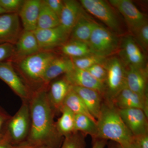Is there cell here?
Wrapping results in <instances>:
<instances>
[{"label":"cell","instance_id":"obj_30","mask_svg":"<svg viewBox=\"0 0 148 148\" xmlns=\"http://www.w3.org/2000/svg\"><path fill=\"white\" fill-rule=\"evenodd\" d=\"M85 136L79 132H74L65 137L64 142L59 148H85Z\"/></svg>","mask_w":148,"mask_h":148},{"label":"cell","instance_id":"obj_31","mask_svg":"<svg viewBox=\"0 0 148 148\" xmlns=\"http://www.w3.org/2000/svg\"><path fill=\"white\" fill-rule=\"evenodd\" d=\"M135 40L141 48L147 51L148 48V24L146 21L140 28L133 32Z\"/></svg>","mask_w":148,"mask_h":148},{"label":"cell","instance_id":"obj_29","mask_svg":"<svg viewBox=\"0 0 148 148\" xmlns=\"http://www.w3.org/2000/svg\"><path fill=\"white\" fill-rule=\"evenodd\" d=\"M107 58L92 54L79 57L71 58L74 67L77 69L86 70L96 64H105Z\"/></svg>","mask_w":148,"mask_h":148},{"label":"cell","instance_id":"obj_1","mask_svg":"<svg viewBox=\"0 0 148 148\" xmlns=\"http://www.w3.org/2000/svg\"><path fill=\"white\" fill-rule=\"evenodd\" d=\"M29 105L31 126L26 142L37 147L60 148L62 137L56 130L54 120L56 113L48 99L47 89L34 92Z\"/></svg>","mask_w":148,"mask_h":148},{"label":"cell","instance_id":"obj_5","mask_svg":"<svg viewBox=\"0 0 148 148\" xmlns=\"http://www.w3.org/2000/svg\"><path fill=\"white\" fill-rule=\"evenodd\" d=\"M104 65L107 73L103 99L106 103L112 104L118 94L126 86V69L123 62L116 57L107 58Z\"/></svg>","mask_w":148,"mask_h":148},{"label":"cell","instance_id":"obj_35","mask_svg":"<svg viewBox=\"0 0 148 148\" xmlns=\"http://www.w3.org/2000/svg\"><path fill=\"white\" fill-rule=\"evenodd\" d=\"M52 11L58 16L59 18L63 7L64 1L62 0H43Z\"/></svg>","mask_w":148,"mask_h":148},{"label":"cell","instance_id":"obj_21","mask_svg":"<svg viewBox=\"0 0 148 148\" xmlns=\"http://www.w3.org/2000/svg\"><path fill=\"white\" fill-rule=\"evenodd\" d=\"M59 17L60 25L70 34L78 20L84 14L80 3L75 0H65Z\"/></svg>","mask_w":148,"mask_h":148},{"label":"cell","instance_id":"obj_13","mask_svg":"<svg viewBox=\"0 0 148 148\" xmlns=\"http://www.w3.org/2000/svg\"><path fill=\"white\" fill-rule=\"evenodd\" d=\"M120 56L125 66L145 68V56L132 36H125L123 38Z\"/></svg>","mask_w":148,"mask_h":148},{"label":"cell","instance_id":"obj_11","mask_svg":"<svg viewBox=\"0 0 148 148\" xmlns=\"http://www.w3.org/2000/svg\"><path fill=\"white\" fill-rule=\"evenodd\" d=\"M118 110L122 119L134 137L148 134V116L138 108Z\"/></svg>","mask_w":148,"mask_h":148},{"label":"cell","instance_id":"obj_40","mask_svg":"<svg viewBox=\"0 0 148 148\" xmlns=\"http://www.w3.org/2000/svg\"><path fill=\"white\" fill-rule=\"evenodd\" d=\"M38 147L31 145L25 141L24 143L16 146L15 148H37Z\"/></svg>","mask_w":148,"mask_h":148},{"label":"cell","instance_id":"obj_8","mask_svg":"<svg viewBox=\"0 0 148 148\" xmlns=\"http://www.w3.org/2000/svg\"><path fill=\"white\" fill-rule=\"evenodd\" d=\"M0 79L5 82L22 101L29 102L33 94L14 68L10 61L0 63Z\"/></svg>","mask_w":148,"mask_h":148},{"label":"cell","instance_id":"obj_6","mask_svg":"<svg viewBox=\"0 0 148 148\" xmlns=\"http://www.w3.org/2000/svg\"><path fill=\"white\" fill-rule=\"evenodd\" d=\"M87 44L91 53L107 58L116 52L120 42L116 34L97 24Z\"/></svg>","mask_w":148,"mask_h":148},{"label":"cell","instance_id":"obj_10","mask_svg":"<svg viewBox=\"0 0 148 148\" xmlns=\"http://www.w3.org/2000/svg\"><path fill=\"white\" fill-rule=\"evenodd\" d=\"M22 31L18 14L0 15V45H15Z\"/></svg>","mask_w":148,"mask_h":148},{"label":"cell","instance_id":"obj_44","mask_svg":"<svg viewBox=\"0 0 148 148\" xmlns=\"http://www.w3.org/2000/svg\"><path fill=\"white\" fill-rule=\"evenodd\" d=\"M111 148V147H110V148Z\"/></svg>","mask_w":148,"mask_h":148},{"label":"cell","instance_id":"obj_2","mask_svg":"<svg viewBox=\"0 0 148 148\" xmlns=\"http://www.w3.org/2000/svg\"><path fill=\"white\" fill-rule=\"evenodd\" d=\"M97 125L95 140H110L123 148H138L134 136L122 119L118 109L112 104L103 102Z\"/></svg>","mask_w":148,"mask_h":148},{"label":"cell","instance_id":"obj_32","mask_svg":"<svg viewBox=\"0 0 148 148\" xmlns=\"http://www.w3.org/2000/svg\"><path fill=\"white\" fill-rule=\"evenodd\" d=\"M24 0H0V6L8 13L18 14Z\"/></svg>","mask_w":148,"mask_h":148},{"label":"cell","instance_id":"obj_16","mask_svg":"<svg viewBox=\"0 0 148 148\" xmlns=\"http://www.w3.org/2000/svg\"><path fill=\"white\" fill-rule=\"evenodd\" d=\"M147 69L128 66L126 69V86L130 90L148 99L147 78Z\"/></svg>","mask_w":148,"mask_h":148},{"label":"cell","instance_id":"obj_7","mask_svg":"<svg viewBox=\"0 0 148 148\" xmlns=\"http://www.w3.org/2000/svg\"><path fill=\"white\" fill-rule=\"evenodd\" d=\"M82 7L103 22L115 34H121L120 24L113 9L103 0H81Z\"/></svg>","mask_w":148,"mask_h":148},{"label":"cell","instance_id":"obj_12","mask_svg":"<svg viewBox=\"0 0 148 148\" xmlns=\"http://www.w3.org/2000/svg\"><path fill=\"white\" fill-rule=\"evenodd\" d=\"M109 2L122 14L132 33L147 21L145 16L137 8L132 1L110 0Z\"/></svg>","mask_w":148,"mask_h":148},{"label":"cell","instance_id":"obj_39","mask_svg":"<svg viewBox=\"0 0 148 148\" xmlns=\"http://www.w3.org/2000/svg\"><path fill=\"white\" fill-rule=\"evenodd\" d=\"M107 143V140L97 139L95 140L92 148H105Z\"/></svg>","mask_w":148,"mask_h":148},{"label":"cell","instance_id":"obj_25","mask_svg":"<svg viewBox=\"0 0 148 148\" xmlns=\"http://www.w3.org/2000/svg\"><path fill=\"white\" fill-rule=\"evenodd\" d=\"M59 49L63 55L71 58H79L91 54L88 44L79 41L69 40Z\"/></svg>","mask_w":148,"mask_h":148},{"label":"cell","instance_id":"obj_22","mask_svg":"<svg viewBox=\"0 0 148 148\" xmlns=\"http://www.w3.org/2000/svg\"><path fill=\"white\" fill-rule=\"evenodd\" d=\"M72 89L82 99L92 116L97 120L100 115L104 101L100 92L93 89L79 86H72Z\"/></svg>","mask_w":148,"mask_h":148},{"label":"cell","instance_id":"obj_37","mask_svg":"<svg viewBox=\"0 0 148 148\" xmlns=\"http://www.w3.org/2000/svg\"><path fill=\"white\" fill-rule=\"evenodd\" d=\"M134 137V141L138 148H148V134Z\"/></svg>","mask_w":148,"mask_h":148},{"label":"cell","instance_id":"obj_19","mask_svg":"<svg viewBox=\"0 0 148 148\" xmlns=\"http://www.w3.org/2000/svg\"><path fill=\"white\" fill-rule=\"evenodd\" d=\"M42 0H24L18 13L23 30L34 32L37 29V23Z\"/></svg>","mask_w":148,"mask_h":148},{"label":"cell","instance_id":"obj_3","mask_svg":"<svg viewBox=\"0 0 148 148\" xmlns=\"http://www.w3.org/2000/svg\"><path fill=\"white\" fill-rule=\"evenodd\" d=\"M57 56L54 51H40L12 63L24 83L32 91L35 92L44 88L43 77L49 63Z\"/></svg>","mask_w":148,"mask_h":148},{"label":"cell","instance_id":"obj_28","mask_svg":"<svg viewBox=\"0 0 148 148\" xmlns=\"http://www.w3.org/2000/svg\"><path fill=\"white\" fill-rule=\"evenodd\" d=\"M74 132L90 135L95 140L97 132V121L84 115L75 114Z\"/></svg>","mask_w":148,"mask_h":148},{"label":"cell","instance_id":"obj_20","mask_svg":"<svg viewBox=\"0 0 148 148\" xmlns=\"http://www.w3.org/2000/svg\"><path fill=\"white\" fill-rule=\"evenodd\" d=\"M74 68L71 58L65 55H57L49 63L43 77V87L47 89L51 82L62 74L71 71Z\"/></svg>","mask_w":148,"mask_h":148},{"label":"cell","instance_id":"obj_17","mask_svg":"<svg viewBox=\"0 0 148 148\" xmlns=\"http://www.w3.org/2000/svg\"><path fill=\"white\" fill-rule=\"evenodd\" d=\"M116 108L123 110L138 108L143 110L148 116V100L125 87L118 94L112 103Z\"/></svg>","mask_w":148,"mask_h":148},{"label":"cell","instance_id":"obj_23","mask_svg":"<svg viewBox=\"0 0 148 148\" xmlns=\"http://www.w3.org/2000/svg\"><path fill=\"white\" fill-rule=\"evenodd\" d=\"M97 23L85 14H83L74 25L70 34L69 40L88 43Z\"/></svg>","mask_w":148,"mask_h":148},{"label":"cell","instance_id":"obj_33","mask_svg":"<svg viewBox=\"0 0 148 148\" xmlns=\"http://www.w3.org/2000/svg\"><path fill=\"white\" fill-rule=\"evenodd\" d=\"M92 77L105 84L107 77V70L103 64H96L86 70Z\"/></svg>","mask_w":148,"mask_h":148},{"label":"cell","instance_id":"obj_9","mask_svg":"<svg viewBox=\"0 0 148 148\" xmlns=\"http://www.w3.org/2000/svg\"><path fill=\"white\" fill-rule=\"evenodd\" d=\"M40 51H53L69 40L70 34L60 25L51 29L34 31Z\"/></svg>","mask_w":148,"mask_h":148},{"label":"cell","instance_id":"obj_4","mask_svg":"<svg viewBox=\"0 0 148 148\" xmlns=\"http://www.w3.org/2000/svg\"><path fill=\"white\" fill-rule=\"evenodd\" d=\"M30 126L29 102L22 101L19 110L7 122L3 136L14 145H18L27 140Z\"/></svg>","mask_w":148,"mask_h":148},{"label":"cell","instance_id":"obj_42","mask_svg":"<svg viewBox=\"0 0 148 148\" xmlns=\"http://www.w3.org/2000/svg\"><path fill=\"white\" fill-rule=\"evenodd\" d=\"M37 148H52L50 147L47 146H42L38 147Z\"/></svg>","mask_w":148,"mask_h":148},{"label":"cell","instance_id":"obj_41","mask_svg":"<svg viewBox=\"0 0 148 148\" xmlns=\"http://www.w3.org/2000/svg\"><path fill=\"white\" fill-rule=\"evenodd\" d=\"M5 13H8L5 10H4L3 9L1 6H0V15Z\"/></svg>","mask_w":148,"mask_h":148},{"label":"cell","instance_id":"obj_26","mask_svg":"<svg viewBox=\"0 0 148 148\" xmlns=\"http://www.w3.org/2000/svg\"><path fill=\"white\" fill-rule=\"evenodd\" d=\"M63 106H66L70 109L75 114L84 115L93 120L97 121V120L89 112L82 99L72 89V88L64 100Z\"/></svg>","mask_w":148,"mask_h":148},{"label":"cell","instance_id":"obj_24","mask_svg":"<svg viewBox=\"0 0 148 148\" xmlns=\"http://www.w3.org/2000/svg\"><path fill=\"white\" fill-rule=\"evenodd\" d=\"M60 112L62 114L56 122V126L59 135L66 137L74 132L75 114L66 106H63Z\"/></svg>","mask_w":148,"mask_h":148},{"label":"cell","instance_id":"obj_27","mask_svg":"<svg viewBox=\"0 0 148 148\" xmlns=\"http://www.w3.org/2000/svg\"><path fill=\"white\" fill-rule=\"evenodd\" d=\"M59 25L60 21L58 16L42 0L38 17L37 29H51Z\"/></svg>","mask_w":148,"mask_h":148},{"label":"cell","instance_id":"obj_43","mask_svg":"<svg viewBox=\"0 0 148 148\" xmlns=\"http://www.w3.org/2000/svg\"><path fill=\"white\" fill-rule=\"evenodd\" d=\"M115 148H123V147H122L119 144H117L116 147Z\"/></svg>","mask_w":148,"mask_h":148},{"label":"cell","instance_id":"obj_14","mask_svg":"<svg viewBox=\"0 0 148 148\" xmlns=\"http://www.w3.org/2000/svg\"><path fill=\"white\" fill-rule=\"evenodd\" d=\"M64 77L72 86H79L98 91L104 98L105 85L98 81L86 70L74 67L71 71L64 75Z\"/></svg>","mask_w":148,"mask_h":148},{"label":"cell","instance_id":"obj_18","mask_svg":"<svg viewBox=\"0 0 148 148\" xmlns=\"http://www.w3.org/2000/svg\"><path fill=\"white\" fill-rule=\"evenodd\" d=\"M71 86L65 78L53 80L47 89L48 99L56 113L60 112L66 96Z\"/></svg>","mask_w":148,"mask_h":148},{"label":"cell","instance_id":"obj_38","mask_svg":"<svg viewBox=\"0 0 148 148\" xmlns=\"http://www.w3.org/2000/svg\"><path fill=\"white\" fill-rule=\"evenodd\" d=\"M16 146L11 144L3 136L0 139V148H15Z\"/></svg>","mask_w":148,"mask_h":148},{"label":"cell","instance_id":"obj_34","mask_svg":"<svg viewBox=\"0 0 148 148\" xmlns=\"http://www.w3.org/2000/svg\"><path fill=\"white\" fill-rule=\"evenodd\" d=\"M14 45L10 44L0 45V63L10 61L13 56Z\"/></svg>","mask_w":148,"mask_h":148},{"label":"cell","instance_id":"obj_15","mask_svg":"<svg viewBox=\"0 0 148 148\" xmlns=\"http://www.w3.org/2000/svg\"><path fill=\"white\" fill-rule=\"evenodd\" d=\"M40 51L34 32L23 30L14 45L13 56L10 61L14 63Z\"/></svg>","mask_w":148,"mask_h":148},{"label":"cell","instance_id":"obj_36","mask_svg":"<svg viewBox=\"0 0 148 148\" xmlns=\"http://www.w3.org/2000/svg\"><path fill=\"white\" fill-rule=\"evenodd\" d=\"M10 117L0 107V139L3 138L6 123Z\"/></svg>","mask_w":148,"mask_h":148}]
</instances>
